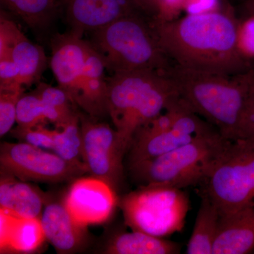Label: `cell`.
Masks as SVG:
<instances>
[{
	"mask_svg": "<svg viewBox=\"0 0 254 254\" xmlns=\"http://www.w3.org/2000/svg\"><path fill=\"white\" fill-rule=\"evenodd\" d=\"M23 87L20 81L19 71L12 59H0V90L16 89Z\"/></svg>",
	"mask_w": 254,
	"mask_h": 254,
	"instance_id": "f1b7e54d",
	"label": "cell"
},
{
	"mask_svg": "<svg viewBox=\"0 0 254 254\" xmlns=\"http://www.w3.org/2000/svg\"><path fill=\"white\" fill-rule=\"evenodd\" d=\"M55 1H58V0H55Z\"/></svg>",
	"mask_w": 254,
	"mask_h": 254,
	"instance_id": "d6a6232c",
	"label": "cell"
},
{
	"mask_svg": "<svg viewBox=\"0 0 254 254\" xmlns=\"http://www.w3.org/2000/svg\"><path fill=\"white\" fill-rule=\"evenodd\" d=\"M238 25L232 11L220 9L153 21L159 45L172 63L194 71L228 76L254 67L239 50Z\"/></svg>",
	"mask_w": 254,
	"mask_h": 254,
	"instance_id": "6da1fadb",
	"label": "cell"
},
{
	"mask_svg": "<svg viewBox=\"0 0 254 254\" xmlns=\"http://www.w3.org/2000/svg\"><path fill=\"white\" fill-rule=\"evenodd\" d=\"M237 46L241 54L246 59L254 60V15H250L239 21L237 30Z\"/></svg>",
	"mask_w": 254,
	"mask_h": 254,
	"instance_id": "83f0119b",
	"label": "cell"
},
{
	"mask_svg": "<svg viewBox=\"0 0 254 254\" xmlns=\"http://www.w3.org/2000/svg\"><path fill=\"white\" fill-rule=\"evenodd\" d=\"M4 175L0 182V210L19 218H41L44 205L41 193L26 182Z\"/></svg>",
	"mask_w": 254,
	"mask_h": 254,
	"instance_id": "ac0fdd59",
	"label": "cell"
},
{
	"mask_svg": "<svg viewBox=\"0 0 254 254\" xmlns=\"http://www.w3.org/2000/svg\"><path fill=\"white\" fill-rule=\"evenodd\" d=\"M145 7L148 9L150 12L154 11L155 13V16L157 15L156 7H155V0H140Z\"/></svg>",
	"mask_w": 254,
	"mask_h": 254,
	"instance_id": "4dcf8cb0",
	"label": "cell"
},
{
	"mask_svg": "<svg viewBox=\"0 0 254 254\" xmlns=\"http://www.w3.org/2000/svg\"><path fill=\"white\" fill-rule=\"evenodd\" d=\"M33 92L41 100L47 121L53 123L57 128H63L79 116L73 110L72 100L59 86L53 87L40 81Z\"/></svg>",
	"mask_w": 254,
	"mask_h": 254,
	"instance_id": "7402d4cb",
	"label": "cell"
},
{
	"mask_svg": "<svg viewBox=\"0 0 254 254\" xmlns=\"http://www.w3.org/2000/svg\"><path fill=\"white\" fill-rule=\"evenodd\" d=\"M88 47V41L71 31L55 35L51 41L52 71L60 88L78 106Z\"/></svg>",
	"mask_w": 254,
	"mask_h": 254,
	"instance_id": "4fadbf2b",
	"label": "cell"
},
{
	"mask_svg": "<svg viewBox=\"0 0 254 254\" xmlns=\"http://www.w3.org/2000/svg\"><path fill=\"white\" fill-rule=\"evenodd\" d=\"M201 186L221 216L254 206V141L238 142Z\"/></svg>",
	"mask_w": 254,
	"mask_h": 254,
	"instance_id": "52a82bcc",
	"label": "cell"
},
{
	"mask_svg": "<svg viewBox=\"0 0 254 254\" xmlns=\"http://www.w3.org/2000/svg\"><path fill=\"white\" fill-rule=\"evenodd\" d=\"M180 244L152 236L137 230L123 232L114 237L105 253L113 254H180Z\"/></svg>",
	"mask_w": 254,
	"mask_h": 254,
	"instance_id": "ffe728a7",
	"label": "cell"
},
{
	"mask_svg": "<svg viewBox=\"0 0 254 254\" xmlns=\"http://www.w3.org/2000/svg\"><path fill=\"white\" fill-rule=\"evenodd\" d=\"M40 220L46 240L60 253H71L83 245L86 227L73 218L64 203L46 205Z\"/></svg>",
	"mask_w": 254,
	"mask_h": 254,
	"instance_id": "5bb4252c",
	"label": "cell"
},
{
	"mask_svg": "<svg viewBox=\"0 0 254 254\" xmlns=\"http://www.w3.org/2000/svg\"><path fill=\"white\" fill-rule=\"evenodd\" d=\"M237 143L224 138L218 131H213L156 158L128 165V171L138 187L182 190L201 186Z\"/></svg>",
	"mask_w": 254,
	"mask_h": 254,
	"instance_id": "277c9868",
	"label": "cell"
},
{
	"mask_svg": "<svg viewBox=\"0 0 254 254\" xmlns=\"http://www.w3.org/2000/svg\"><path fill=\"white\" fill-rule=\"evenodd\" d=\"M107 83L108 115L128 149L137 129L180 97L176 85L165 71L113 73L107 76Z\"/></svg>",
	"mask_w": 254,
	"mask_h": 254,
	"instance_id": "3957f363",
	"label": "cell"
},
{
	"mask_svg": "<svg viewBox=\"0 0 254 254\" xmlns=\"http://www.w3.org/2000/svg\"><path fill=\"white\" fill-rule=\"evenodd\" d=\"M253 68L228 76L194 71L172 64L165 71L190 110L233 142L247 141L245 112Z\"/></svg>",
	"mask_w": 254,
	"mask_h": 254,
	"instance_id": "7a4b0ae2",
	"label": "cell"
},
{
	"mask_svg": "<svg viewBox=\"0 0 254 254\" xmlns=\"http://www.w3.org/2000/svg\"><path fill=\"white\" fill-rule=\"evenodd\" d=\"M24 87L16 89L0 90V136L12 129L16 123L18 100L23 94Z\"/></svg>",
	"mask_w": 254,
	"mask_h": 254,
	"instance_id": "484cf974",
	"label": "cell"
},
{
	"mask_svg": "<svg viewBox=\"0 0 254 254\" xmlns=\"http://www.w3.org/2000/svg\"><path fill=\"white\" fill-rule=\"evenodd\" d=\"M0 165L1 173L24 182L58 183L88 173L85 165L66 161L56 153L24 142L1 143Z\"/></svg>",
	"mask_w": 254,
	"mask_h": 254,
	"instance_id": "ba28073f",
	"label": "cell"
},
{
	"mask_svg": "<svg viewBox=\"0 0 254 254\" xmlns=\"http://www.w3.org/2000/svg\"><path fill=\"white\" fill-rule=\"evenodd\" d=\"M253 253H254V252H253Z\"/></svg>",
	"mask_w": 254,
	"mask_h": 254,
	"instance_id": "836d02e7",
	"label": "cell"
},
{
	"mask_svg": "<svg viewBox=\"0 0 254 254\" xmlns=\"http://www.w3.org/2000/svg\"><path fill=\"white\" fill-rule=\"evenodd\" d=\"M14 137L24 143L34 145L43 149H53V130H50L43 124L31 128L16 127L11 130Z\"/></svg>",
	"mask_w": 254,
	"mask_h": 254,
	"instance_id": "4316f807",
	"label": "cell"
},
{
	"mask_svg": "<svg viewBox=\"0 0 254 254\" xmlns=\"http://www.w3.org/2000/svg\"><path fill=\"white\" fill-rule=\"evenodd\" d=\"M11 58L17 66L23 86L39 83L48 66V58L41 46L32 43L21 32L11 49Z\"/></svg>",
	"mask_w": 254,
	"mask_h": 254,
	"instance_id": "44dd1931",
	"label": "cell"
},
{
	"mask_svg": "<svg viewBox=\"0 0 254 254\" xmlns=\"http://www.w3.org/2000/svg\"><path fill=\"white\" fill-rule=\"evenodd\" d=\"M66 21L78 36L133 14L148 11L140 0H63Z\"/></svg>",
	"mask_w": 254,
	"mask_h": 254,
	"instance_id": "7c38bea8",
	"label": "cell"
},
{
	"mask_svg": "<svg viewBox=\"0 0 254 254\" xmlns=\"http://www.w3.org/2000/svg\"><path fill=\"white\" fill-rule=\"evenodd\" d=\"M245 7L248 16L254 15V0H248Z\"/></svg>",
	"mask_w": 254,
	"mask_h": 254,
	"instance_id": "1f68e13d",
	"label": "cell"
},
{
	"mask_svg": "<svg viewBox=\"0 0 254 254\" xmlns=\"http://www.w3.org/2000/svg\"><path fill=\"white\" fill-rule=\"evenodd\" d=\"M80 115L83 163L92 176L115 187L123 177V159L127 147L115 128Z\"/></svg>",
	"mask_w": 254,
	"mask_h": 254,
	"instance_id": "9c48e42d",
	"label": "cell"
},
{
	"mask_svg": "<svg viewBox=\"0 0 254 254\" xmlns=\"http://www.w3.org/2000/svg\"><path fill=\"white\" fill-rule=\"evenodd\" d=\"M46 240L40 218H23L0 210V250L31 253Z\"/></svg>",
	"mask_w": 254,
	"mask_h": 254,
	"instance_id": "2e32d148",
	"label": "cell"
},
{
	"mask_svg": "<svg viewBox=\"0 0 254 254\" xmlns=\"http://www.w3.org/2000/svg\"><path fill=\"white\" fill-rule=\"evenodd\" d=\"M244 125L247 141H254V67L247 92Z\"/></svg>",
	"mask_w": 254,
	"mask_h": 254,
	"instance_id": "f546056e",
	"label": "cell"
},
{
	"mask_svg": "<svg viewBox=\"0 0 254 254\" xmlns=\"http://www.w3.org/2000/svg\"><path fill=\"white\" fill-rule=\"evenodd\" d=\"M46 121L39 97L32 92L21 95L16 109V123L21 128H31Z\"/></svg>",
	"mask_w": 254,
	"mask_h": 254,
	"instance_id": "d4e9b609",
	"label": "cell"
},
{
	"mask_svg": "<svg viewBox=\"0 0 254 254\" xmlns=\"http://www.w3.org/2000/svg\"><path fill=\"white\" fill-rule=\"evenodd\" d=\"M90 33L88 42L111 74L165 71L173 64L159 45L153 21L148 22L142 14L125 16Z\"/></svg>",
	"mask_w": 254,
	"mask_h": 254,
	"instance_id": "5b68a950",
	"label": "cell"
},
{
	"mask_svg": "<svg viewBox=\"0 0 254 254\" xmlns=\"http://www.w3.org/2000/svg\"><path fill=\"white\" fill-rule=\"evenodd\" d=\"M1 4L17 15L32 29L48 27L56 11L55 0H1Z\"/></svg>",
	"mask_w": 254,
	"mask_h": 254,
	"instance_id": "603a6c76",
	"label": "cell"
},
{
	"mask_svg": "<svg viewBox=\"0 0 254 254\" xmlns=\"http://www.w3.org/2000/svg\"><path fill=\"white\" fill-rule=\"evenodd\" d=\"M88 43L79 107L90 116L97 118L108 114L107 70L100 55Z\"/></svg>",
	"mask_w": 254,
	"mask_h": 254,
	"instance_id": "e0dca14e",
	"label": "cell"
},
{
	"mask_svg": "<svg viewBox=\"0 0 254 254\" xmlns=\"http://www.w3.org/2000/svg\"><path fill=\"white\" fill-rule=\"evenodd\" d=\"M190 108L178 101L173 128L144 138L132 140L127 150L128 165L156 158L208 134L213 127Z\"/></svg>",
	"mask_w": 254,
	"mask_h": 254,
	"instance_id": "30bf717a",
	"label": "cell"
},
{
	"mask_svg": "<svg viewBox=\"0 0 254 254\" xmlns=\"http://www.w3.org/2000/svg\"><path fill=\"white\" fill-rule=\"evenodd\" d=\"M120 208L132 230L163 238L183 230L190 200L180 189L139 187L123 197Z\"/></svg>",
	"mask_w": 254,
	"mask_h": 254,
	"instance_id": "8992f818",
	"label": "cell"
},
{
	"mask_svg": "<svg viewBox=\"0 0 254 254\" xmlns=\"http://www.w3.org/2000/svg\"><path fill=\"white\" fill-rule=\"evenodd\" d=\"M81 225H99L109 219L117 203L113 187L96 177H79L71 185L64 201Z\"/></svg>",
	"mask_w": 254,
	"mask_h": 254,
	"instance_id": "8fae6325",
	"label": "cell"
},
{
	"mask_svg": "<svg viewBox=\"0 0 254 254\" xmlns=\"http://www.w3.org/2000/svg\"><path fill=\"white\" fill-rule=\"evenodd\" d=\"M254 251V205L221 216L213 254H246Z\"/></svg>",
	"mask_w": 254,
	"mask_h": 254,
	"instance_id": "9a60e30c",
	"label": "cell"
},
{
	"mask_svg": "<svg viewBox=\"0 0 254 254\" xmlns=\"http://www.w3.org/2000/svg\"><path fill=\"white\" fill-rule=\"evenodd\" d=\"M53 150L66 161L85 165L82 156L80 115L63 128L53 130Z\"/></svg>",
	"mask_w": 254,
	"mask_h": 254,
	"instance_id": "cb8c5ba5",
	"label": "cell"
},
{
	"mask_svg": "<svg viewBox=\"0 0 254 254\" xmlns=\"http://www.w3.org/2000/svg\"><path fill=\"white\" fill-rule=\"evenodd\" d=\"M220 219L218 207L208 195L201 193V203L187 244L186 254H213L220 231Z\"/></svg>",
	"mask_w": 254,
	"mask_h": 254,
	"instance_id": "d6986e66",
	"label": "cell"
}]
</instances>
